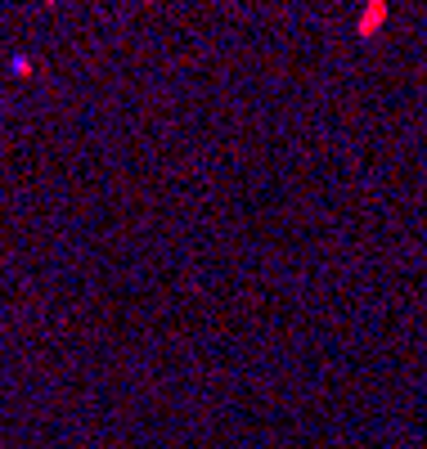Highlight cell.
<instances>
[{
	"instance_id": "cell-1",
	"label": "cell",
	"mask_w": 427,
	"mask_h": 449,
	"mask_svg": "<svg viewBox=\"0 0 427 449\" xmlns=\"http://www.w3.org/2000/svg\"><path fill=\"white\" fill-rule=\"evenodd\" d=\"M387 14H391V5L387 0H369L365 9H360V18H356V31H360V41H373L382 31V23H387Z\"/></svg>"
}]
</instances>
